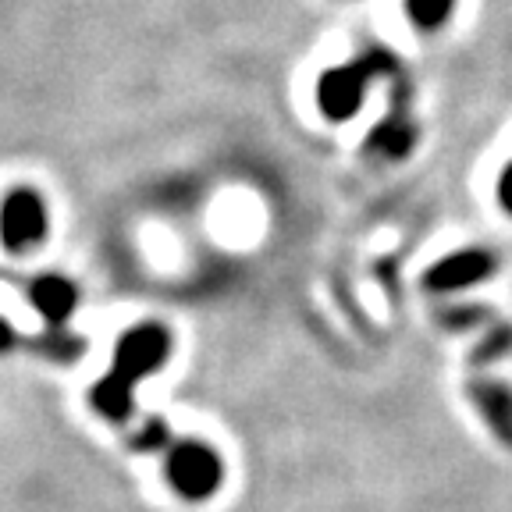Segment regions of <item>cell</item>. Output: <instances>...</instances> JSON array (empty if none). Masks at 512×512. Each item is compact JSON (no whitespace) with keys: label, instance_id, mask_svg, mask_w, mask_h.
Here are the masks:
<instances>
[{"label":"cell","instance_id":"1","mask_svg":"<svg viewBox=\"0 0 512 512\" xmlns=\"http://www.w3.org/2000/svg\"><path fill=\"white\" fill-rule=\"evenodd\" d=\"M164 477L185 502H203L224 484V463L203 441H175L164 448Z\"/></svg>","mask_w":512,"mask_h":512},{"label":"cell","instance_id":"2","mask_svg":"<svg viewBox=\"0 0 512 512\" xmlns=\"http://www.w3.org/2000/svg\"><path fill=\"white\" fill-rule=\"evenodd\" d=\"M388 68V54H363L356 64H342V68H331V72L320 75L317 86V104L320 111L328 114L331 121H345L360 111L363 93H367V82L377 72Z\"/></svg>","mask_w":512,"mask_h":512},{"label":"cell","instance_id":"3","mask_svg":"<svg viewBox=\"0 0 512 512\" xmlns=\"http://www.w3.org/2000/svg\"><path fill=\"white\" fill-rule=\"evenodd\" d=\"M171 356V335L160 324H139V328L125 331L114 349L111 370L118 377H125L128 384L143 381V377L157 374L164 367V360Z\"/></svg>","mask_w":512,"mask_h":512},{"label":"cell","instance_id":"4","mask_svg":"<svg viewBox=\"0 0 512 512\" xmlns=\"http://www.w3.org/2000/svg\"><path fill=\"white\" fill-rule=\"evenodd\" d=\"M47 235V207H43L40 192L32 189H11L8 200L0 203V242L11 253L36 246Z\"/></svg>","mask_w":512,"mask_h":512},{"label":"cell","instance_id":"5","mask_svg":"<svg viewBox=\"0 0 512 512\" xmlns=\"http://www.w3.org/2000/svg\"><path fill=\"white\" fill-rule=\"evenodd\" d=\"M498 267L495 253L491 249H459V253L441 256L438 264L424 274V285L434 292H459V288H470L477 281L491 278Z\"/></svg>","mask_w":512,"mask_h":512},{"label":"cell","instance_id":"6","mask_svg":"<svg viewBox=\"0 0 512 512\" xmlns=\"http://www.w3.org/2000/svg\"><path fill=\"white\" fill-rule=\"evenodd\" d=\"M470 399L480 409V416L488 420L495 438L512 448V392L498 381H473Z\"/></svg>","mask_w":512,"mask_h":512},{"label":"cell","instance_id":"7","mask_svg":"<svg viewBox=\"0 0 512 512\" xmlns=\"http://www.w3.org/2000/svg\"><path fill=\"white\" fill-rule=\"evenodd\" d=\"M29 299L32 306L50 320V324H64V320L75 313V303H79V292L68 278L61 274H43L29 285Z\"/></svg>","mask_w":512,"mask_h":512},{"label":"cell","instance_id":"8","mask_svg":"<svg viewBox=\"0 0 512 512\" xmlns=\"http://www.w3.org/2000/svg\"><path fill=\"white\" fill-rule=\"evenodd\" d=\"M413 143H416L413 121H409L406 114H392V118H384L381 125L370 132L367 150L374 153V157L399 160V157H406V153L413 150Z\"/></svg>","mask_w":512,"mask_h":512},{"label":"cell","instance_id":"9","mask_svg":"<svg viewBox=\"0 0 512 512\" xmlns=\"http://www.w3.org/2000/svg\"><path fill=\"white\" fill-rule=\"evenodd\" d=\"M89 399H93L96 413L114 420V424H121V420H128V413H132V384L114 374V370H107V374L93 384V395H89Z\"/></svg>","mask_w":512,"mask_h":512},{"label":"cell","instance_id":"10","mask_svg":"<svg viewBox=\"0 0 512 512\" xmlns=\"http://www.w3.org/2000/svg\"><path fill=\"white\" fill-rule=\"evenodd\" d=\"M452 4H456V0H406L409 18H413L420 29H438V25L452 15Z\"/></svg>","mask_w":512,"mask_h":512},{"label":"cell","instance_id":"11","mask_svg":"<svg viewBox=\"0 0 512 512\" xmlns=\"http://www.w3.org/2000/svg\"><path fill=\"white\" fill-rule=\"evenodd\" d=\"M157 445H168V427L160 424V420H150V424L136 434V448H157Z\"/></svg>","mask_w":512,"mask_h":512},{"label":"cell","instance_id":"12","mask_svg":"<svg viewBox=\"0 0 512 512\" xmlns=\"http://www.w3.org/2000/svg\"><path fill=\"white\" fill-rule=\"evenodd\" d=\"M498 200H502V207L512 214V164L502 171V178H498Z\"/></svg>","mask_w":512,"mask_h":512},{"label":"cell","instance_id":"13","mask_svg":"<svg viewBox=\"0 0 512 512\" xmlns=\"http://www.w3.org/2000/svg\"><path fill=\"white\" fill-rule=\"evenodd\" d=\"M11 345H15V331H11V324L0 320V349H11Z\"/></svg>","mask_w":512,"mask_h":512}]
</instances>
